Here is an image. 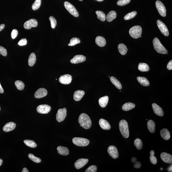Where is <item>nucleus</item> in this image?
I'll return each mask as SVG.
<instances>
[{
    "instance_id": "obj_1",
    "label": "nucleus",
    "mask_w": 172,
    "mask_h": 172,
    "mask_svg": "<svg viewBox=\"0 0 172 172\" xmlns=\"http://www.w3.org/2000/svg\"><path fill=\"white\" fill-rule=\"evenodd\" d=\"M79 122L80 126L86 129H89L92 126V122L89 116L85 113H82L79 116Z\"/></svg>"
},
{
    "instance_id": "obj_2",
    "label": "nucleus",
    "mask_w": 172,
    "mask_h": 172,
    "mask_svg": "<svg viewBox=\"0 0 172 172\" xmlns=\"http://www.w3.org/2000/svg\"><path fill=\"white\" fill-rule=\"evenodd\" d=\"M119 129L123 137L125 138L129 137V133L128 122L124 119L121 120L119 123Z\"/></svg>"
},
{
    "instance_id": "obj_3",
    "label": "nucleus",
    "mask_w": 172,
    "mask_h": 172,
    "mask_svg": "<svg viewBox=\"0 0 172 172\" xmlns=\"http://www.w3.org/2000/svg\"><path fill=\"white\" fill-rule=\"evenodd\" d=\"M153 43L155 50L158 53L163 54H168V51L161 44L158 38H155L154 39Z\"/></svg>"
},
{
    "instance_id": "obj_4",
    "label": "nucleus",
    "mask_w": 172,
    "mask_h": 172,
    "mask_svg": "<svg viewBox=\"0 0 172 172\" xmlns=\"http://www.w3.org/2000/svg\"><path fill=\"white\" fill-rule=\"evenodd\" d=\"M142 32V28L139 26L133 27L129 30L130 36L134 39H137L140 37V36L141 35Z\"/></svg>"
},
{
    "instance_id": "obj_5",
    "label": "nucleus",
    "mask_w": 172,
    "mask_h": 172,
    "mask_svg": "<svg viewBox=\"0 0 172 172\" xmlns=\"http://www.w3.org/2000/svg\"><path fill=\"white\" fill-rule=\"evenodd\" d=\"M72 142L76 146L80 147L87 146L89 144L90 141L87 139L80 137H74Z\"/></svg>"
},
{
    "instance_id": "obj_6",
    "label": "nucleus",
    "mask_w": 172,
    "mask_h": 172,
    "mask_svg": "<svg viewBox=\"0 0 172 172\" xmlns=\"http://www.w3.org/2000/svg\"><path fill=\"white\" fill-rule=\"evenodd\" d=\"M64 6L69 13L74 17H79V14L75 7L70 3L65 1L64 3Z\"/></svg>"
},
{
    "instance_id": "obj_7",
    "label": "nucleus",
    "mask_w": 172,
    "mask_h": 172,
    "mask_svg": "<svg viewBox=\"0 0 172 172\" xmlns=\"http://www.w3.org/2000/svg\"><path fill=\"white\" fill-rule=\"evenodd\" d=\"M67 116V109L65 108L60 109L56 114V119L58 122L64 121Z\"/></svg>"
},
{
    "instance_id": "obj_8",
    "label": "nucleus",
    "mask_w": 172,
    "mask_h": 172,
    "mask_svg": "<svg viewBox=\"0 0 172 172\" xmlns=\"http://www.w3.org/2000/svg\"><path fill=\"white\" fill-rule=\"evenodd\" d=\"M155 6L158 13L162 17L166 16V9L163 4L159 1H157L155 2Z\"/></svg>"
},
{
    "instance_id": "obj_9",
    "label": "nucleus",
    "mask_w": 172,
    "mask_h": 172,
    "mask_svg": "<svg viewBox=\"0 0 172 172\" xmlns=\"http://www.w3.org/2000/svg\"><path fill=\"white\" fill-rule=\"evenodd\" d=\"M157 24L158 28L162 34L165 36H168L169 34L168 30L165 24L160 20H157Z\"/></svg>"
},
{
    "instance_id": "obj_10",
    "label": "nucleus",
    "mask_w": 172,
    "mask_h": 172,
    "mask_svg": "<svg viewBox=\"0 0 172 172\" xmlns=\"http://www.w3.org/2000/svg\"><path fill=\"white\" fill-rule=\"evenodd\" d=\"M38 22L35 19H32L27 21L24 24V27L26 29H29L38 26Z\"/></svg>"
},
{
    "instance_id": "obj_11",
    "label": "nucleus",
    "mask_w": 172,
    "mask_h": 172,
    "mask_svg": "<svg viewBox=\"0 0 172 172\" xmlns=\"http://www.w3.org/2000/svg\"><path fill=\"white\" fill-rule=\"evenodd\" d=\"M51 110V107L47 105H41L39 106L37 108V111L41 114H47Z\"/></svg>"
},
{
    "instance_id": "obj_12",
    "label": "nucleus",
    "mask_w": 172,
    "mask_h": 172,
    "mask_svg": "<svg viewBox=\"0 0 172 172\" xmlns=\"http://www.w3.org/2000/svg\"><path fill=\"white\" fill-rule=\"evenodd\" d=\"M108 152L109 154L114 159H117L119 157V153L117 149L114 146H110L108 148Z\"/></svg>"
},
{
    "instance_id": "obj_13",
    "label": "nucleus",
    "mask_w": 172,
    "mask_h": 172,
    "mask_svg": "<svg viewBox=\"0 0 172 172\" xmlns=\"http://www.w3.org/2000/svg\"><path fill=\"white\" fill-rule=\"evenodd\" d=\"M72 80V76L69 74H65L61 76L59 79L60 82L62 84L68 85L71 83Z\"/></svg>"
},
{
    "instance_id": "obj_14",
    "label": "nucleus",
    "mask_w": 172,
    "mask_h": 172,
    "mask_svg": "<svg viewBox=\"0 0 172 172\" xmlns=\"http://www.w3.org/2000/svg\"><path fill=\"white\" fill-rule=\"evenodd\" d=\"M47 94V90L44 88H40L34 93V96L36 98H40L46 96Z\"/></svg>"
},
{
    "instance_id": "obj_15",
    "label": "nucleus",
    "mask_w": 172,
    "mask_h": 172,
    "mask_svg": "<svg viewBox=\"0 0 172 172\" xmlns=\"http://www.w3.org/2000/svg\"><path fill=\"white\" fill-rule=\"evenodd\" d=\"M89 160L88 159H84V158H81V159L77 160L74 164L75 167L77 169H80L87 164Z\"/></svg>"
},
{
    "instance_id": "obj_16",
    "label": "nucleus",
    "mask_w": 172,
    "mask_h": 172,
    "mask_svg": "<svg viewBox=\"0 0 172 172\" xmlns=\"http://www.w3.org/2000/svg\"><path fill=\"white\" fill-rule=\"evenodd\" d=\"M86 60V57L82 55H77L72 59L70 62L73 64H77L85 62Z\"/></svg>"
},
{
    "instance_id": "obj_17",
    "label": "nucleus",
    "mask_w": 172,
    "mask_h": 172,
    "mask_svg": "<svg viewBox=\"0 0 172 172\" xmlns=\"http://www.w3.org/2000/svg\"><path fill=\"white\" fill-rule=\"evenodd\" d=\"M160 157L161 160L164 162L168 164H172V155L165 152H162L160 155Z\"/></svg>"
},
{
    "instance_id": "obj_18",
    "label": "nucleus",
    "mask_w": 172,
    "mask_h": 172,
    "mask_svg": "<svg viewBox=\"0 0 172 172\" xmlns=\"http://www.w3.org/2000/svg\"><path fill=\"white\" fill-rule=\"evenodd\" d=\"M154 112L157 115L160 116H164L163 111L162 108L155 103H153L152 105Z\"/></svg>"
},
{
    "instance_id": "obj_19",
    "label": "nucleus",
    "mask_w": 172,
    "mask_h": 172,
    "mask_svg": "<svg viewBox=\"0 0 172 172\" xmlns=\"http://www.w3.org/2000/svg\"><path fill=\"white\" fill-rule=\"evenodd\" d=\"M16 124L15 123L10 122L4 125L3 128V130L5 132H8L13 131L16 128Z\"/></svg>"
},
{
    "instance_id": "obj_20",
    "label": "nucleus",
    "mask_w": 172,
    "mask_h": 172,
    "mask_svg": "<svg viewBox=\"0 0 172 172\" xmlns=\"http://www.w3.org/2000/svg\"><path fill=\"white\" fill-rule=\"evenodd\" d=\"M99 123L100 127L103 129L109 130L111 128L110 124L105 119H100Z\"/></svg>"
},
{
    "instance_id": "obj_21",
    "label": "nucleus",
    "mask_w": 172,
    "mask_h": 172,
    "mask_svg": "<svg viewBox=\"0 0 172 172\" xmlns=\"http://www.w3.org/2000/svg\"><path fill=\"white\" fill-rule=\"evenodd\" d=\"M85 92L82 90H77L74 92L73 95V98L76 101H79L83 98L85 95Z\"/></svg>"
},
{
    "instance_id": "obj_22",
    "label": "nucleus",
    "mask_w": 172,
    "mask_h": 172,
    "mask_svg": "<svg viewBox=\"0 0 172 172\" xmlns=\"http://www.w3.org/2000/svg\"><path fill=\"white\" fill-rule=\"evenodd\" d=\"M161 137L164 140H168L170 138V132L166 128H164L161 129L160 132Z\"/></svg>"
},
{
    "instance_id": "obj_23",
    "label": "nucleus",
    "mask_w": 172,
    "mask_h": 172,
    "mask_svg": "<svg viewBox=\"0 0 172 172\" xmlns=\"http://www.w3.org/2000/svg\"><path fill=\"white\" fill-rule=\"evenodd\" d=\"M95 42L98 46L103 47L106 45V41L105 39L102 37L98 36L95 39Z\"/></svg>"
},
{
    "instance_id": "obj_24",
    "label": "nucleus",
    "mask_w": 172,
    "mask_h": 172,
    "mask_svg": "<svg viewBox=\"0 0 172 172\" xmlns=\"http://www.w3.org/2000/svg\"><path fill=\"white\" fill-rule=\"evenodd\" d=\"M57 149L58 151V153L60 154L63 155H67L69 154V152L67 148L62 146L58 147Z\"/></svg>"
},
{
    "instance_id": "obj_25",
    "label": "nucleus",
    "mask_w": 172,
    "mask_h": 172,
    "mask_svg": "<svg viewBox=\"0 0 172 172\" xmlns=\"http://www.w3.org/2000/svg\"><path fill=\"white\" fill-rule=\"evenodd\" d=\"M109 98L108 96H105L100 98L98 101L101 107H105L108 103Z\"/></svg>"
},
{
    "instance_id": "obj_26",
    "label": "nucleus",
    "mask_w": 172,
    "mask_h": 172,
    "mask_svg": "<svg viewBox=\"0 0 172 172\" xmlns=\"http://www.w3.org/2000/svg\"><path fill=\"white\" fill-rule=\"evenodd\" d=\"M36 60V56L35 54L34 53H31L28 58V65L30 66H33L35 64Z\"/></svg>"
},
{
    "instance_id": "obj_27",
    "label": "nucleus",
    "mask_w": 172,
    "mask_h": 172,
    "mask_svg": "<svg viewBox=\"0 0 172 172\" xmlns=\"http://www.w3.org/2000/svg\"><path fill=\"white\" fill-rule=\"evenodd\" d=\"M117 13L116 12L113 11H111L107 14L106 19L107 22H111L116 18Z\"/></svg>"
},
{
    "instance_id": "obj_28",
    "label": "nucleus",
    "mask_w": 172,
    "mask_h": 172,
    "mask_svg": "<svg viewBox=\"0 0 172 172\" xmlns=\"http://www.w3.org/2000/svg\"><path fill=\"white\" fill-rule=\"evenodd\" d=\"M137 80L140 84L143 86H147L150 85L148 80L145 77H137Z\"/></svg>"
},
{
    "instance_id": "obj_29",
    "label": "nucleus",
    "mask_w": 172,
    "mask_h": 172,
    "mask_svg": "<svg viewBox=\"0 0 172 172\" xmlns=\"http://www.w3.org/2000/svg\"><path fill=\"white\" fill-rule=\"evenodd\" d=\"M135 106V105L134 103L131 102L127 103L123 105L122 109L124 111H128L134 108Z\"/></svg>"
},
{
    "instance_id": "obj_30",
    "label": "nucleus",
    "mask_w": 172,
    "mask_h": 172,
    "mask_svg": "<svg viewBox=\"0 0 172 172\" xmlns=\"http://www.w3.org/2000/svg\"><path fill=\"white\" fill-rule=\"evenodd\" d=\"M148 129L151 133H154L155 132V122L152 120H149L147 122V124Z\"/></svg>"
},
{
    "instance_id": "obj_31",
    "label": "nucleus",
    "mask_w": 172,
    "mask_h": 172,
    "mask_svg": "<svg viewBox=\"0 0 172 172\" xmlns=\"http://www.w3.org/2000/svg\"><path fill=\"white\" fill-rule=\"evenodd\" d=\"M110 80L112 84L114 85L118 89H122V86L121 83L118 80L114 77H110Z\"/></svg>"
},
{
    "instance_id": "obj_32",
    "label": "nucleus",
    "mask_w": 172,
    "mask_h": 172,
    "mask_svg": "<svg viewBox=\"0 0 172 172\" xmlns=\"http://www.w3.org/2000/svg\"><path fill=\"white\" fill-rule=\"evenodd\" d=\"M118 49L119 53L122 55L126 54L127 51L128 50L126 46L122 43H121L118 46Z\"/></svg>"
},
{
    "instance_id": "obj_33",
    "label": "nucleus",
    "mask_w": 172,
    "mask_h": 172,
    "mask_svg": "<svg viewBox=\"0 0 172 172\" xmlns=\"http://www.w3.org/2000/svg\"><path fill=\"white\" fill-rule=\"evenodd\" d=\"M138 69L142 72H147L149 70V67L147 64L144 63H140L138 65Z\"/></svg>"
},
{
    "instance_id": "obj_34",
    "label": "nucleus",
    "mask_w": 172,
    "mask_h": 172,
    "mask_svg": "<svg viewBox=\"0 0 172 172\" xmlns=\"http://www.w3.org/2000/svg\"><path fill=\"white\" fill-rule=\"evenodd\" d=\"M97 18L102 22H104L106 20V14L103 12L100 11H97L96 12Z\"/></svg>"
},
{
    "instance_id": "obj_35",
    "label": "nucleus",
    "mask_w": 172,
    "mask_h": 172,
    "mask_svg": "<svg viewBox=\"0 0 172 172\" xmlns=\"http://www.w3.org/2000/svg\"><path fill=\"white\" fill-rule=\"evenodd\" d=\"M134 144L138 150H140L143 147V143L140 139L137 138L134 140Z\"/></svg>"
},
{
    "instance_id": "obj_36",
    "label": "nucleus",
    "mask_w": 172,
    "mask_h": 172,
    "mask_svg": "<svg viewBox=\"0 0 172 172\" xmlns=\"http://www.w3.org/2000/svg\"><path fill=\"white\" fill-rule=\"evenodd\" d=\"M24 143L27 146L32 148H35L37 147V144L33 140H25L24 141Z\"/></svg>"
},
{
    "instance_id": "obj_37",
    "label": "nucleus",
    "mask_w": 172,
    "mask_h": 172,
    "mask_svg": "<svg viewBox=\"0 0 172 172\" xmlns=\"http://www.w3.org/2000/svg\"><path fill=\"white\" fill-rule=\"evenodd\" d=\"M16 88L19 90H22L25 87V84L23 82L20 80H17L15 82Z\"/></svg>"
},
{
    "instance_id": "obj_38",
    "label": "nucleus",
    "mask_w": 172,
    "mask_h": 172,
    "mask_svg": "<svg viewBox=\"0 0 172 172\" xmlns=\"http://www.w3.org/2000/svg\"><path fill=\"white\" fill-rule=\"evenodd\" d=\"M41 0H35L32 6V9L34 11L38 10L41 6Z\"/></svg>"
},
{
    "instance_id": "obj_39",
    "label": "nucleus",
    "mask_w": 172,
    "mask_h": 172,
    "mask_svg": "<svg viewBox=\"0 0 172 172\" xmlns=\"http://www.w3.org/2000/svg\"><path fill=\"white\" fill-rule=\"evenodd\" d=\"M80 39L76 37L72 38L70 40V43L68 44L69 46H73L76 45L77 44L80 43Z\"/></svg>"
},
{
    "instance_id": "obj_40",
    "label": "nucleus",
    "mask_w": 172,
    "mask_h": 172,
    "mask_svg": "<svg viewBox=\"0 0 172 172\" xmlns=\"http://www.w3.org/2000/svg\"><path fill=\"white\" fill-rule=\"evenodd\" d=\"M137 14V12L135 11L128 13L125 16L124 19L125 20H129L135 17Z\"/></svg>"
},
{
    "instance_id": "obj_41",
    "label": "nucleus",
    "mask_w": 172,
    "mask_h": 172,
    "mask_svg": "<svg viewBox=\"0 0 172 172\" xmlns=\"http://www.w3.org/2000/svg\"><path fill=\"white\" fill-rule=\"evenodd\" d=\"M28 158L33 161L36 163H40L41 162V160L40 158L34 156L32 154H29L28 155Z\"/></svg>"
},
{
    "instance_id": "obj_42",
    "label": "nucleus",
    "mask_w": 172,
    "mask_h": 172,
    "mask_svg": "<svg viewBox=\"0 0 172 172\" xmlns=\"http://www.w3.org/2000/svg\"><path fill=\"white\" fill-rule=\"evenodd\" d=\"M49 20H50V22L51 27L53 29H54L56 28L57 25V22L56 19L53 16H50L49 17Z\"/></svg>"
},
{
    "instance_id": "obj_43",
    "label": "nucleus",
    "mask_w": 172,
    "mask_h": 172,
    "mask_svg": "<svg viewBox=\"0 0 172 172\" xmlns=\"http://www.w3.org/2000/svg\"><path fill=\"white\" fill-rule=\"evenodd\" d=\"M131 1V0H119L117 4L118 6H122L129 3Z\"/></svg>"
},
{
    "instance_id": "obj_44",
    "label": "nucleus",
    "mask_w": 172,
    "mask_h": 172,
    "mask_svg": "<svg viewBox=\"0 0 172 172\" xmlns=\"http://www.w3.org/2000/svg\"><path fill=\"white\" fill-rule=\"evenodd\" d=\"M97 168L96 166L92 165L90 166L87 169L85 172H96Z\"/></svg>"
},
{
    "instance_id": "obj_45",
    "label": "nucleus",
    "mask_w": 172,
    "mask_h": 172,
    "mask_svg": "<svg viewBox=\"0 0 172 172\" xmlns=\"http://www.w3.org/2000/svg\"><path fill=\"white\" fill-rule=\"evenodd\" d=\"M0 54L4 56H7V54L6 49L1 46H0Z\"/></svg>"
},
{
    "instance_id": "obj_46",
    "label": "nucleus",
    "mask_w": 172,
    "mask_h": 172,
    "mask_svg": "<svg viewBox=\"0 0 172 172\" xmlns=\"http://www.w3.org/2000/svg\"><path fill=\"white\" fill-rule=\"evenodd\" d=\"M149 159L150 162L153 164H156L157 163V160L154 155H150Z\"/></svg>"
},
{
    "instance_id": "obj_47",
    "label": "nucleus",
    "mask_w": 172,
    "mask_h": 172,
    "mask_svg": "<svg viewBox=\"0 0 172 172\" xmlns=\"http://www.w3.org/2000/svg\"><path fill=\"white\" fill-rule=\"evenodd\" d=\"M18 32L17 29H13L11 34V36L12 38L13 39H14L17 36Z\"/></svg>"
},
{
    "instance_id": "obj_48",
    "label": "nucleus",
    "mask_w": 172,
    "mask_h": 172,
    "mask_svg": "<svg viewBox=\"0 0 172 172\" xmlns=\"http://www.w3.org/2000/svg\"><path fill=\"white\" fill-rule=\"evenodd\" d=\"M27 43V41L26 38L22 39L19 41L18 44L20 46H23L26 45Z\"/></svg>"
},
{
    "instance_id": "obj_49",
    "label": "nucleus",
    "mask_w": 172,
    "mask_h": 172,
    "mask_svg": "<svg viewBox=\"0 0 172 172\" xmlns=\"http://www.w3.org/2000/svg\"><path fill=\"white\" fill-rule=\"evenodd\" d=\"M141 164L140 161H136L134 163V167L135 168H140L141 167Z\"/></svg>"
},
{
    "instance_id": "obj_50",
    "label": "nucleus",
    "mask_w": 172,
    "mask_h": 172,
    "mask_svg": "<svg viewBox=\"0 0 172 172\" xmlns=\"http://www.w3.org/2000/svg\"><path fill=\"white\" fill-rule=\"evenodd\" d=\"M167 68L168 70H172V60L168 62L167 65Z\"/></svg>"
},
{
    "instance_id": "obj_51",
    "label": "nucleus",
    "mask_w": 172,
    "mask_h": 172,
    "mask_svg": "<svg viewBox=\"0 0 172 172\" xmlns=\"http://www.w3.org/2000/svg\"><path fill=\"white\" fill-rule=\"evenodd\" d=\"M4 27H5V25L4 24L0 25V32L4 29Z\"/></svg>"
},
{
    "instance_id": "obj_52",
    "label": "nucleus",
    "mask_w": 172,
    "mask_h": 172,
    "mask_svg": "<svg viewBox=\"0 0 172 172\" xmlns=\"http://www.w3.org/2000/svg\"><path fill=\"white\" fill-rule=\"evenodd\" d=\"M131 161L133 163H134L137 161V159L135 157H132L131 158Z\"/></svg>"
},
{
    "instance_id": "obj_53",
    "label": "nucleus",
    "mask_w": 172,
    "mask_h": 172,
    "mask_svg": "<svg viewBox=\"0 0 172 172\" xmlns=\"http://www.w3.org/2000/svg\"><path fill=\"white\" fill-rule=\"evenodd\" d=\"M4 92V90L3 89L2 87V86H1V85L0 83V93H2Z\"/></svg>"
},
{
    "instance_id": "obj_54",
    "label": "nucleus",
    "mask_w": 172,
    "mask_h": 172,
    "mask_svg": "<svg viewBox=\"0 0 172 172\" xmlns=\"http://www.w3.org/2000/svg\"><path fill=\"white\" fill-rule=\"evenodd\" d=\"M172 165L167 169V170H168V172H172Z\"/></svg>"
},
{
    "instance_id": "obj_55",
    "label": "nucleus",
    "mask_w": 172,
    "mask_h": 172,
    "mask_svg": "<svg viewBox=\"0 0 172 172\" xmlns=\"http://www.w3.org/2000/svg\"><path fill=\"white\" fill-rule=\"evenodd\" d=\"M22 172H28L29 171H28V170L26 168H24L23 169V170H22Z\"/></svg>"
},
{
    "instance_id": "obj_56",
    "label": "nucleus",
    "mask_w": 172,
    "mask_h": 172,
    "mask_svg": "<svg viewBox=\"0 0 172 172\" xmlns=\"http://www.w3.org/2000/svg\"><path fill=\"white\" fill-rule=\"evenodd\" d=\"M155 153L154 152L153 150H152L150 151V155H154Z\"/></svg>"
},
{
    "instance_id": "obj_57",
    "label": "nucleus",
    "mask_w": 172,
    "mask_h": 172,
    "mask_svg": "<svg viewBox=\"0 0 172 172\" xmlns=\"http://www.w3.org/2000/svg\"><path fill=\"white\" fill-rule=\"evenodd\" d=\"M3 163V160L2 159H0V166L2 165Z\"/></svg>"
},
{
    "instance_id": "obj_58",
    "label": "nucleus",
    "mask_w": 172,
    "mask_h": 172,
    "mask_svg": "<svg viewBox=\"0 0 172 172\" xmlns=\"http://www.w3.org/2000/svg\"><path fill=\"white\" fill-rule=\"evenodd\" d=\"M95 1H98V2H101V1H104V0H95Z\"/></svg>"
},
{
    "instance_id": "obj_59",
    "label": "nucleus",
    "mask_w": 172,
    "mask_h": 172,
    "mask_svg": "<svg viewBox=\"0 0 172 172\" xmlns=\"http://www.w3.org/2000/svg\"><path fill=\"white\" fill-rule=\"evenodd\" d=\"M160 170H163V168H161Z\"/></svg>"
},
{
    "instance_id": "obj_60",
    "label": "nucleus",
    "mask_w": 172,
    "mask_h": 172,
    "mask_svg": "<svg viewBox=\"0 0 172 172\" xmlns=\"http://www.w3.org/2000/svg\"><path fill=\"white\" fill-rule=\"evenodd\" d=\"M79 1H83V0H79Z\"/></svg>"
},
{
    "instance_id": "obj_61",
    "label": "nucleus",
    "mask_w": 172,
    "mask_h": 172,
    "mask_svg": "<svg viewBox=\"0 0 172 172\" xmlns=\"http://www.w3.org/2000/svg\"><path fill=\"white\" fill-rule=\"evenodd\" d=\"M1 107H0V110H1Z\"/></svg>"
}]
</instances>
